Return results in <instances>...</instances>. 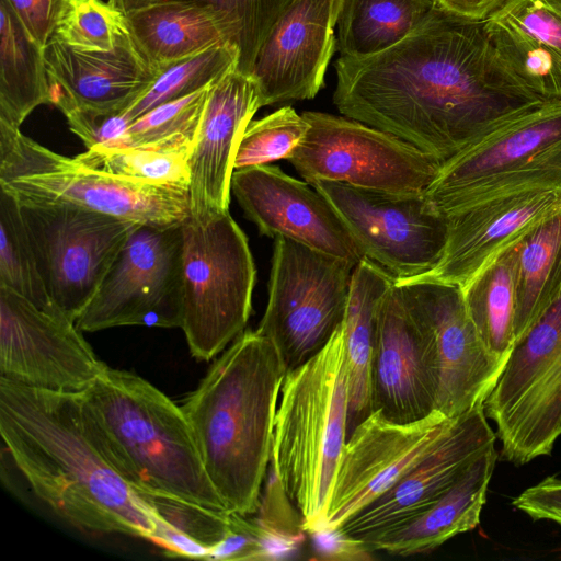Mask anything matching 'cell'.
I'll use <instances>...</instances> for the list:
<instances>
[{"label": "cell", "instance_id": "1", "mask_svg": "<svg viewBox=\"0 0 561 561\" xmlns=\"http://www.w3.org/2000/svg\"><path fill=\"white\" fill-rule=\"evenodd\" d=\"M333 102L344 116L444 162L490 127L539 101L500 60L484 21L436 4L401 42L340 56Z\"/></svg>", "mask_w": 561, "mask_h": 561}, {"label": "cell", "instance_id": "2", "mask_svg": "<svg viewBox=\"0 0 561 561\" xmlns=\"http://www.w3.org/2000/svg\"><path fill=\"white\" fill-rule=\"evenodd\" d=\"M0 434L15 467L57 516L84 531L151 541L153 514L110 460L81 393L0 377Z\"/></svg>", "mask_w": 561, "mask_h": 561}, {"label": "cell", "instance_id": "3", "mask_svg": "<svg viewBox=\"0 0 561 561\" xmlns=\"http://www.w3.org/2000/svg\"><path fill=\"white\" fill-rule=\"evenodd\" d=\"M286 374L275 345L256 330H247L220 353L181 405L228 512L247 516L260 508Z\"/></svg>", "mask_w": 561, "mask_h": 561}, {"label": "cell", "instance_id": "4", "mask_svg": "<svg viewBox=\"0 0 561 561\" xmlns=\"http://www.w3.org/2000/svg\"><path fill=\"white\" fill-rule=\"evenodd\" d=\"M81 394L106 455L137 493L227 511L181 405L142 377L108 366Z\"/></svg>", "mask_w": 561, "mask_h": 561}, {"label": "cell", "instance_id": "5", "mask_svg": "<svg viewBox=\"0 0 561 561\" xmlns=\"http://www.w3.org/2000/svg\"><path fill=\"white\" fill-rule=\"evenodd\" d=\"M348 381L343 323L328 344L285 375L271 459L278 484L309 533L321 528L347 439Z\"/></svg>", "mask_w": 561, "mask_h": 561}, {"label": "cell", "instance_id": "6", "mask_svg": "<svg viewBox=\"0 0 561 561\" xmlns=\"http://www.w3.org/2000/svg\"><path fill=\"white\" fill-rule=\"evenodd\" d=\"M533 190H561V100L537 103L490 127L442 163L424 194L448 215Z\"/></svg>", "mask_w": 561, "mask_h": 561}, {"label": "cell", "instance_id": "7", "mask_svg": "<svg viewBox=\"0 0 561 561\" xmlns=\"http://www.w3.org/2000/svg\"><path fill=\"white\" fill-rule=\"evenodd\" d=\"M0 188L19 203H61L141 225L191 217L188 190L99 171L0 124Z\"/></svg>", "mask_w": 561, "mask_h": 561}, {"label": "cell", "instance_id": "8", "mask_svg": "<svg viewBox=\"0 0 561 561\" xmlns=\"http://www.w3.org/2000/svg\"><path fill=\"white\" fill-rule=\"evenodd\" d=\"M255 266L248 239L229 211L182 224V321L190 352L210 360L243 331L252 310Z\"/></svg>", "mask_w": 561, "mask_h": 561}, {"label": "cell", "instance_id": "9", "mask_svg": "<svg viewBox=\"0 0 561 561\" xmlns=\"http://www.w3.org/2000/svg\"><path fill=\"white\" fill-rule=\"evenodd\" d=\"M484 411L505 461L551 454L561 436V296L515 343Z\"/></svg>", "mask_w": 561, "mask_h": 561}, {"label": "cell", "instance_id": "10", "mask_svg": "<svg viewBox=\"0 0 561 561\" xmlns=\"http://www.w3.org/2000/svg\"><path fill=\"white\" fill-rule=\"evenodd\" d=\"M355 265L276 237L268 300L256 331L277 348L285 368L319 353L342 325Z\"/></svg>", "mask_w": 561, "mask_h": 561}, {"label": "cell", "instance_id": "11", "mask_svg": "<svg viewBox=\"0 0 561 561\" xmlns=\"http://www.w3.org/2000/svg\"><path fill=\"white\" fill-rule=\"evenodd\" d=\"M309 128L288 161L306 182L333 181L398 194H422L442 161L362 122L307 111Z\"/></svg>", "mask_w": 561, "mask_h": 561}, {"label": "cell", "instance_id": "12", "mask_svg": "<svg viewBox=\"0 0 561 561\" xmlns=\"http://www.w3.org/2000/svg\"><path fill=\"white\" fill-rule=\"evenodd\" d=\"M19 204L49 298L77 321L139 224L70 204Z\"/></svg>", "mask_w": 561, "mask_h": 561}, {"label": "cell", "instance_id": "13", "mask_svg": "<svg viewBox=\"0 0 561 561\" xmlns=\"http://www.w3.org/2000/svg\"><path fill=\"white\" fill-rule=\"evenodd\" d=\"M331 204L364 257L394 283L425 274L439 261L448 218L422 194H398L333 181L311 184Z\"/></svg>", "mask_w": 561, "mask_h": 561}, {"label": "cell", "instance_id": "14", "mask_svg": "<svg viewBox=\"0 0 561 561\" xmlns=\"http://www.w3.org/2000/svg\"><path fill=\"white\" fill-rule=\"evenodd\" d=\"M182 225L139 224L76 323L82 332L180 328Z\"/></svg>", "mask_w": 561, "mask_h": 561}, {"label": "cell", "instance_id": "15", "mask_svg": "<svg viewBox=\"0 0 561 561\" xmlns=\"http://www.w3.org/2000/svg\"><path fill=\"white\" fill-rule=\"evenodd\" d=\"M106 367L76 321L0 286V377L34 389L82 393Z\"/></svg>", "mask_w": 561, "mask_h": 561}, {"label": "cell", "instance_id": "16", "mask_svg": "<svg viewBox=\"0 0 561 561\" xmlns=\"http://www.w3.org/2000/svg\"><path fill=\"white\" fill-rule=\"evenodd\" d=\"M454 417L435 410L399 423L371 412L346 439L318 531L336 530L394 485L434 448Z\"/></svg>", "mask_w": 561, "mask_h": 561}, {"label": "cell", "instance_id": "17", "mask_svg": "<svg viewBox=\"0 0 561 561\" xmlns=\"http://www.w3.org/2000/svg\"><path fill=\"white\" fill-rule=\"evenodd\" d=\"M439 373L435 336L396 283L376 318L370 365L373 412L399 423L435 411Z\"/></svg>", "mask_w": 561, "mask_h": 561}, {"label": "cell", "instance_id": "18", "mask_svg": "<svg viewBox=\"0 0 561 561\" xmlns=\"http://www.w3.org/2000/svg\"><path fill=\"white\" fill-rule=\"evenodd\" d=\"M496 438L484 403L455 416L438 443L415 467L335 531L367 547L400 528L439 500L473 460L495 447Z\"/></svg>", "mask_w": 561, "mask_h": 561}, {"label": "cell", "instance_id": "19", "mask_svg": "<svg viewBox=\"0 0 561 561\" xmlns=\"http://www.w3.org/2000/svg\"><path fill=\"white\" fill-rule=\"evenodd\" d=\"M397 285L434 332L439 373L435 410L454 417L484 403L504 364L483 346L461 288L433 280Z\"/></svg>", "mask_w": 561, "mask_h": 561}, {"label": "cell", "instance_id": "20", "mask_svg": "<svg viewBox=\"0 0 561 561\" xmlns=\"http://www.w3.org/2000/svg\"><path fill=\"white\" fill-rule=\"evenodd\" d=\"M343 0H289L256 54L251 76L262 105L313 99L336 48Z\"/></svg>", "mask_w": 561, "mask_h": 561}, {"label": "cell", "instance_id": "21", "mask_svg": "<svg viewBox=\"0 0 561 561\" xmlns=\"http://www.w3.org/2000/svg\"><path fill=\"white\" fill-rule=\"evenodd\" d=\"M231 192L267 237H285L356 265L364 256L328 199L278 167L233 171Z\"/></svg>", "mask_w": 561, "mask_h": 561}, {"label": "cell", "instance_id": "22", "mask_svg": "<svg viewBox=\"0 0 561 561\" xmlns=\"http://www.w3.org/2000/svg\"><path fill=\"white\" fill-rule=\"evenodd\" d=\"M262 106L256 81L238 69L208 88L190 159L193 221L206 225L229 211L237 149L247 126Z\"/></svg>", "mask_w": 561, "mask_h": 561}, {"label": "cell", "instance_id": "23", "mask_svg": "<svg viewBox=\"0 0 561 561\" xmlns=\"http://www.w3.org/2000/svg\"><path fill=\"white\" fill-rule=\"evenodd\" d=\"M561 207V190H533L486 199L450 213L437 264L402 283L433 280L462 288L502 251ZM400 284V283H397Z\"/></svg>", "mask_w": 561, "mask_h": 561}, {"label": "cell", "instance_id": "24", "mask_svg": "<svg viewBox=\"0 0 561 561\" xmlns=\"http://www.w3.org/2000/svg\"><path fill=\"white\" fill-rule=\"evenodd\" d=\"M49 104L71 108L124 112L153 83L158 68L133 38L127 23L110 50H83L53 35L45 46Z\"/></svg>", "mask_w": 561, "mask_h": 561}, {"label": "cell", "instance_id": "25", "mask_svg": "<svg viewBox=\"0 0 561 561\" xmlns=\"http://www.w3.org/2000/svg\"><path fill=\"white\" fill-rule=\"evenodd\" d=\"M499 456L495 447L483 453L431 507L371 541L368 549L401 557L427 553L453 537L474 529L480 523Z\"/></svg>", "mask_w": 561, "mask_h": 561}, {"label": "cell", "instance_id": "26", "mask_svg": "<svg viewBox=\"0 0 561 561\" xmlns=\"http://www.w3.org/2000/svg\"><path fill=\"white\" fill-rule=\"evenodd\" d=\"M394 280L363 257L352 272L343 321L348 381L347 438L371 412L370 365L379 306Z\"/></svg>", "mask_w": 561, "mask_h": 561}, {"label": "cell", "instance_id": "27", "mask_svg": "<svg viewBox=\"0 0 561 561\" xmlns=\"http://www.w3.org/2000/svg\"><path fill=\"white\" fill-rule=\"evenodd\" d=\"M125 19L133 38L157 68L220 43L230 44L216 14L190 1L161 0Z\"/></svg>", "mask_w": 561, "mask_h": 561}, {"label": "cell", "instance_id": "28", "mask_svg": "<svg viewBox=\"0 0 561 561\" xmlns=\"http://www.w3.org/2000/svg\"><path fill=\"white\" fill-rule=\"evenodd\" d=\"M45 48L30 35L7 0H0V124L20 129L49 104Z\"/></svg>", "mask_w": 561, "mask_h": 561}, {"label": "cell", "instance_id": "29", "mask_svg": "<svg viewBox=\"0 0 561 561\" xmlns=\"http://www.w3.org/2000/svg\"><path fill=\"white\" fill-rule=\"evenodd\" d=\"M561 296V207L519 242L515 273V343Z\"/></svg>", "mask_w": 561, "mask_h": 561}, {"label": "cell", "instance_id": "30", "mask_svg": "<svg viewBox=\"0 0 561 561\" xmlns=\"http://www.w3.org/2000/svg\"><path fill=\"white\" fill-rule=\"evenodd\" d=\"M519 242L502 251L461 288L467 312L483 346L504 365L515 345V273Z\"/></svg>", "mask_w": 561, "mask_h": 561}, {"label": "cell", "instance_id": "31", "mask_svg": "<svg viewBox=\"0 0 561 561\" xmlns=\"http://www.w3.org/2000/svg\"><path fill=\"white\" fill-rule=\"evenodd\" d=\"M434 4V0H343L336 48L348 57L383 51L405 38Z\"/></svg>", "mask_w": 561, "mask_h": 561}, {"label": "cell", "instance_id": "32", "mask_svg": "<svg viewBox=\"0 0 561 561\" xmlns=\"http://www.w3.org/2000/svg\"><path fill=\"white\" fill-rule=\"evenodd\" d=\"M138 494L153 514L151 542L168 556L207 559L229 533L231 512L163 494Z\"/></svg>", "mask_w": 561, "mask_h": 561}, {"label": "cell", "instance_id": "33", "mask_svg": "<svg viewBox=\"0 0 561 561\" xmlns=\"http://www.w3.org/2000/svg\"><path fill=\"white\" fill-rule=\"evenodd\" d=\"M195 139L126 148L94 147L75 158L83 165L133 180L188 190Z\"/></svg>", "mask_w": 561, "mask_h": 561}, {"label": "cell", "instance_id": "34", "mask_svg": "<svg viewBox=\"0 0 561 561\" xmlns=\"http://www.w3.org/2000/svg\"><path fill=\"white\" fill-rule=\"evenodd\" d=\"M238 61V49L229 43H220L163 65L158 68V76L150 88L123 114L131 123L163 103L207 89L237 69Z\"/></svg>", "mask_w": 561, "mask_h": 561}, {"label": "cell", "instance_id": "35", "mask_svg": "<svg viewBox=\"0 0 561 561\" xmlns=\"http://www.w3.org/2000/svg\"><path fill=\"white\" fill-rule=\"evenodd\" d=\"M0 286L15 291L39 308L57 309L41 275L20 204L1 188Z\"/></svg>", "mask_w": 561, "mask_h": 561}, {"label": "cell", "instance_id": "36", "mask_svg": "<svg viewBox=\"0 0 561 561\" xmlns=\"http://www.w3.org/2000/svg\"><path fill=\"white\" fill-rule=\"evenodd\" d=\"M213 11L239 51L237 69L251 75L259 48L289 0H184Z\"/></svg>", "mask_w": 561, "mask_h": 561}, {"label": "cell", "instance_id": "37", "mask_svg": "<svg viewBox=\"0 0 561 561\" xmlns=\"http://www.w3.org/2000/svg\"><path fill=\"white\" fill-rule=\"evenodd\" d=\"M308 122L291 106H284L247 126L239 142L233 170L288 160L304 139Z\"/></svg>", "mask_w": 561, "mask_h": 561}, {"label": "cell", "instance_id": "38", "mask_svg": "<svg viewBox=\"0 0 561 561\" xmlns=\"http://www.w3.org/2000/svg\"><path fill=\"white\" fill-rule=\"evenodd\" d=\"M207 89L163 103L133 121L107 148L152 145L182 138L195 139Z\"/></svg>", "mask_w": 561, "mask_h": 561}, {"label": "cell", "instance_id": "39", "mask_svg": "<svg viewBox=\"0 0 561 561\" xmlns=\"http://www.w3.org/2000/svg\"><path fill=\"white\" fill-rule=\"evenodd\" d=\"M125 26V15L108 2L69 0L54 36L79 49L110 50Z\"/></svg>", "mask_w": 561, "mask_h": 561}, {"label": "cell", "instance_id": "40", "mask_svg": "<svg viewBox=\"0 0 561 561\" xmlns=\"http://www.w3.org/2000/svg\"><path fill=\"white\" fill-rule=\"evenodd\" d=\"M492 16L526 34L561 62V0H508Z\"/></svg>", "mask_w": 561, "mask_h": 561}, {"label": "cell", "instance_id": "41", "mask_svg": "<svg viewBox=\"0 0 561 561\" xmlns=\"http://www.w3.org/2000/svg\"><path fill=\"white\" fill-rule=\"evenodd\" d=\"M62 114L69 128L83 141L87 149L110 145L118 139L130 124L123 112L71 108Z\"/></svg>", "mask_w": 561, "mask_h": 561}, {"label": "cell", "instance_id": "42", "mask_svg": "<svg viewBox=\"0 0 561 561\" xmlns=\"http://www.w3.org/2000/svg\"><path fill=\"white\" fill-rule=\"evenodd\" d=\"M33 39L45 48L69 0H7Z\"/></svg>", "mask_w": 561, "mask_h": 561}, {"label": "cell", "instance_id": "43", "mask_svg": "<svg viewBox=\"0 0 561 561\" xmlns=\"http://www.w3.org/2000/svg\"><path fill=\"white\" fill-rule=\"evenodd\" d=\"M512 504L534 520H549L561 526V478H545L524 490Z\"/></svg>", "mask_w": 561, "mask_h": 561}, {"label": "cell", "instance_id": "44", "mask_svg": "<svg viewBox=\"0 0 561 561\" xmlns=\"http://www.w3.org/2000/svg\"><path fill=\"white\" fill-rule=\"evenodd\" d=\"M508 0H434L440 9L457 16L485 21L497 12Z\"/></svg>", "mask_w": 561, "mask_h": 561}, {"label": "cell", "instance_id": "45", "mask_svg": "<svg viewBox=\"0 0 561 561\" xmlns=\"http://www.w3.org/2000/svg\"><path fill=\"white\" fill-rule=\"evenodd\" d=\"M159 1L161 0H108L107 2L126 16Z\"/></svg>", "mask_w": 561, "mask_h": 561}]
</instances>
